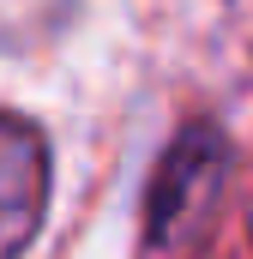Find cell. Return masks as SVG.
Wrapping results in <instances>:
<instances>
[{"instance_id": "2", "label": "cell", "mask_w": 253, "mask_h": 259, "mask_svg": "<svg viewBox=\"0 0 253 259\" xmlns=\"http://www.w3.org/2000/svg\"><path fill=\"white\" fill-rule=\"evenodd\" d=\"M72 0H0V55H30L49 36H61Z\"/></svg>"}, {"instance_id": "1", "label": "cell", "mask_w": 253, "mask_h": 259, "mask_svg": "<svg viewBox=\"0 0 253 259\" xmlns=\"http://www.w3.org/2000/svg\"><path fill=\"white\" fill-rule=\"evenodd\" d=\"M49 133L12 109H0V259L30 247L43 211H49Z\"/></svg>"}]
</instances>
